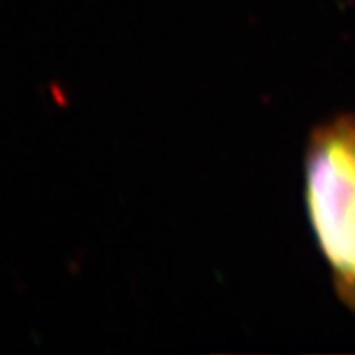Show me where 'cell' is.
<instances>
[{"label":"cell","mask_w":355,"mask_h":355,"mask_svg":"<svg viewBox=\"0 0 355 355\" xmlns=\"http://www.w3.org/2000/svg\"><path fill=\"white\" fill-rule=\"evenodd\" d=\"M306 207L337 288L355 303V115L311 137L304 163Z\"/></svg>","instance_id":"cell-1"}]
</instances>
